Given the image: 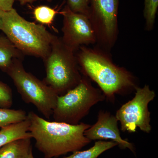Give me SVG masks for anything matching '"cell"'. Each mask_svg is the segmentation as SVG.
Wrapping results in <instances>:
<instances>
[{
  "mask_svg": "<svg viewBox=\"0 0 158 158\" xmlns=\"http://www.w3.org/2000/svg\"><path fill=\"white\" fill-rule=\"evenodd\" d=\"M117 145V143L114 141L98 140L89 149L74 152L72 154L63 158H98L103 153Z\"/></svg>",
  "mask_w": 158,
  "mask_h": 158,
  "instance_id": "cell-14",
  "label": "cell"
},
{
  "mask_svg": "<svg viewBox=\"0 0 158 158\" xmlns=\"http://www.w3.org/2000/svg\"><path fill=\"white\" fill-rule=\"evenodd\" d=\"M30 158H34V155H33V153L31 154V156H30Z\"/></svg>",
  "mask_w": 158,
  "mask_h": 158,
  "instance_id": "cell-23",
  "label": "cell"
},
{
  "mask_svg": "<svg viewBox=\"0 0 158 158\" xmlns=\"http://www.w3.org/2000/svg\"><path fill=\"white\" fill-rule=\"evenodd\" d=\"M0 16L1 31L21 52L45 60L55 35L43 25L27 20L14 8L8 11L0 9Z\"/></svg>",
  "mask_w": 158,
  "mask_h": 158,
  "instance_id": "cell-3",
  "label": "cell"
},
{
  "mask_svg": "<svg viewBox=\"0 0 158 158\" xmlns=\"http://www.w3.org/2000/svg\"><path fill=\"white\" fill-rule=\"evenodd\" d=\"M119 0H89L88 18L96 37L97 46L110 52L118 35Z\"/></svg>",
  "mask_w": 158,
  "mask_h": 158,
  "instance_id": "cell-7",
  "label": "cell"
},
{
  "mask_svg": "<svg viewBox=\"0 0 158 158\" xmlns=\"http://www.w3.org/2000/svg\"><path fill=\"white\" fill-rule=\"evenodd\" d=\"M59 13L58 10L45 6H37L33 12L36 20L43 25L52 24L55 16Z\"/></svg>",
  "mask_w": 158,
  "mask_h": 158,
  "instance_id": "cell-17",
  "label": "cell"
},
{
  "mask_svg": "<svg viewBox=\"0 0 158 158\" xmlns=\"http://www.w3.org/2000/svg\"><path fill=\"white\" fill-rule=\"evenodd\" d=\"M27 118V114L22 110H12L0 108V128L24 121Z\"/></svg>",
  "mask_w": 158,
  "mask_h": 158,
  "instance_id": "cell-15",
  "label": "cell"
},
{
  "mask_svg": "<svg viewBox=\"0 0 158 158\" xmlns=\"http://www.w3.org/2000/svg\"><path fill=\"white\" fill-rule=\"evenodd\" d=\"M76 52L55 36L49 54L45 60L46 77L43 81L58 95L65 94L78 85L83 77Z\"/></svg>",
  "mask_w": 158,
  "mask_h": 158,
  "instance_id": "cell-4",
  "label": "cell"
},
{
  "mask_svg": "<svg viewBox=\"0 0 158 158\" xmlns=\"http://www.w3.org/2000/svg\"><path fill=\"white\" fill-rule=\"evenodd\" d=\"M118 123L116 116L108 111L101 110L96 122L85 130L84 135L91 141L111 140L117 143L121 149L127 148L135 153L134 144L122 138Z\"/></svg>",
  "mask_w": 158,
  "mask_h": 158,
  "instance_id": "cell-10",
  "label": "cell"
},
{
  "mask_svg": "<svg viewBox=\"0 0 158 158\" xmlns=\"http://www.w3.org/2000/svg\"><path fill=\"white\" fill-rule=\"evenodd\" d=\"M105 99L101 90L94 87L90 79L83 75L75 88L58 95L52 116L55 121L78 124L93 106Z\"/></svg>",
  "mask_w": 158,
  "mask_h": 158,
  "instance_id": "cell-5",
  "label": "cell"
},
{
  "mask_svg": "<svg viewBox=\"0 0 158 158\" xmlns=\"http://www.w3.org/2000/svg\"><path fill=\"white\" fill-rule=\"evenodd\" d=\"M27 118L30 122L29 131L35 140V147L44 158L58 157L81 150L91 142L84 135L90 124L49 121L33 111L28 113Z\"/></svg>",
  "mask_w": 158,
  "mask_h": 158,
  "instance_id": "cell-2",
  "label": "cell"
},
{
  "mask_svg": "<svg viewBox=\"0 0 158 158\" xmlns=\"http://www.w3.org/2000/svg\"><path fill=\"white\" fill-rule=\"evenodd\" d=\"M18 2H19L21 5H25L29 3L34 2L38 1V0H16ZM41 1H46L48 2H51L52 0H41Z\"/></svg>",
  "mask_w": 158,
  "mask_h": 158,
  "instance_id": "cell-21",
  "label": "cell"
},
{
  "mask_svg": "<svg viewBox=\"0 0 158 158\" xmlns=\"http://www.w3.org/2000/svg\"><path fill=\"white\" fill-rule=\"evenodd\" d=\"M82 75L96 83L106 99L114 103L116 94H124L138 87L135 77L113 62L110 52L96 46H81L75 53Z\"/></svg>",
  "mask_w": 158,
  "mask_h": 158,
  "instance_id": "cell-1",
  "label": "cell"
},
{
  "mask_svg": "<svg viewBox=\"0 0 158 158\" xmlns=\"http://www.w3.org/2000/svg\"><path fill=\"white\" fill-rule=\"evenodd\" d=\"M66 5L73 12L85 15L88 17L89 0H67Z\"/></svg>",
  "mask_w": 158,
  "mask_h": 158,
  "instance_id": "cell-19",
  "label": "cell"
},
{
  "mask_svg": "<svg viewBox=\"0 0 158 158\" xmlns=\"http://www.w3.org/2000/svg\"><path fill=\"white\" fill-rule=\"evenodd\" d=\"M30 122L28 118L24 121L10 125L0 130V148L5 144L19 138H31L29 131Z\"/></svg>",
  "mask_w": 158,
  "mask_h": 158,
  "instance_id": "cell-12",
  "label": "cell"
},
{
  "mask_svg": "<svg viewBox=\"0 0 158 158\" xmlns=\"http://www.w3.org/2000/svg\"><path fill=\"white\" fill-rule=\"evenodd\" d=\"M135 94L131 100L122 105L116 111V118L120 123L123 132H135L137 128L147 134L150 133V112L148 104L153 100L156 93L148 85L137 87Z\"/></svg>",
  "mask_w": 158,
  "mask_h": 158,
  "instance_id": "cell-8",
  "label": "cell"
},
{
  "mask_svg": "<svg viewBox=\"0 0 158 158\" xmlns=\"http://www.w3.org/2000/svg\"><path fill=\"white\" fill-rule=\"evenodd\" d=\"M13 104V94L11 88L7 84L0 81V108L11 107Z\"/></svg>",
  "mask_w": 158,
  "mask_h": 158,
  "instance_id": "cell-18",
  "label": "cell"
},
{
  "mask_svg": "<svg viewBox=\"0 0 158 158\" xmlns=\"http://www.w3.org/2000/svg\"><path fill=\"white\" fill-rule=\"evenodd\" d=\"M2 19H1V16H0V30H1V28H2Z\"/></svg>",
  "mask_w": 158,
  "mask_h": 158,
  "instance_id": "cell-22",
  "label": "cell"
},
{
  "mask_svg": "<svg viewBox=\"0 0 158 158\" xmlns=\"http://www.w3.org/2000/svg\"><path fill=\"white\" fill-rule=\"evenodd\" d=\"M31 138H19L0 148V158H30L33 153Z\"/></svg>",
  "mask_w": 158,
  "mask_h": 158,
  "instance_id": "cell-11",
  "label": "cell"
},
{
  "mask_svg": "<svg viewBox=\"0 0 158 158\" xmlns=\"http://www.w3.org/2000/svg\"><path fill=\"white\" fill-rule=\"evenodd\" d=\"M25 102L34 105L49 119L52 116L58 95L43 81L26 71L22 59H15L6 71Z\"/></svg>",
  "mask_w": 158,
  "mask_h": 158,
  "instance_id": "cell-6",
  "label": "cell"
},
{
  "mask_svg": "<svg viewBox=\"0 0 158 158\" xmlns=\"http://www.w3.org/2000/svg\"><path fill=\"white\" fill-rule=\"evenodd\" d=\"M158 8V0H144L143 15L145 30L148 31H152L154 28Z\"/></svg>",
  "mask_w": 158,
  "mask_h": 158,
  "instance_id": "cell-16",
  "label": "cell"
},
{
  "mask_svg": "<svg viewBox=\"0 0 158 158\" xmlns=\"http://www.w3.org/2000/svg\"><path fill=\"white\" fill-rule=\"evenodd\" d=\"M16 0H0V9L8 11L13 9L15 2Z\"/></svg>",
  "mask_w": 158,
  "mask_h": 158,
  "instance_id": "cell-20",
  "label": "cell"
},
{
  "mask_svg": "<svg viewBox=\"0 0 158 158\" xmlns=\"http://www.w3.org/2000/svg\"><path fill=\"white\" fill-rule=\"evenodd\" d=\"M23 54L6 37L0 35V69L6 71L14 59H22Z\"/></svg>",
  "mask_w": 158,
  "mask_h": 158,
  "instance_id": "cell-13",
  "label": "cell"
},
{
  "mask_svg": "<svg viewBox=\"0 0 158 158\" xmlns=\"http://www.w3.org/2000/svg\"><path fill=\"white\" fill-rule=\"evenodd\" d=\"M60 13L63 17L61 39L69 48L76 52L81 46L96 44L94 31L88 16L73 12L67 5Z\"/></svg>",
  "mask_w": 158,
  "mask_h": 158,
  "instance_id": "cell-9",
  "label": "cell"
}]
</instances>
